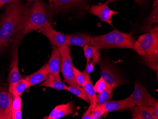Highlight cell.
<instances>
[{
  "label": "cell",
  "instance_id": "cell-1",
  "mask_svg": "<svg viewBox=\"0 0 158 119\" xmlns=\"http://www.w3.org/2000/svg\"><path fill=\"white\" fill-rule=\"evenodd\" d=\"M30 4L16 0L8 3L0 19V39H8L10 42L23 39Z\"/></svg>",
  "mask_w": 158,
  "mask_h": 119
},
{
  "label": "cell",
  "instance_id": "cell-2",
  "mask_svg": "<svg viewBox=\"0 0 158 119\" xmlns=\"http://www.w3.org/2000/svg\"><path fill=\"white\" fill-rule=\"evenodd\" d=\"M94 38L102 49L122 48L134 49L135 42L131 33L122 32L115 29L108 33L96 36Z\"/></svg>",
  "mask_w": 158,
  "mask_h": 119
},
{
  "label": "cell",
  "instance_id": "cell-3",
  "mask_svg": "<svg viewBox=\"0 0 158 119\" xmlns=\"http://www.w3.org/2000/svg\"><path fill=\"white\" fill-rule=\"evenodd\" d=\"M48 22L46 5L42 2L35 1L28 9L24 36L33 31H38Z\"/></svg>",
  "mask_w": 158,
  "mask_h": 119
},
{
  "label": "cell",
  "instance_id": "cell-4",
  "mask_svg": "<svg viewBox=\"0 0 158 119\" xmlns=\"http://www.w3.org/2000/svg\"><path fill=\"white\" fill-rule=\"evenodd\" d=\"M134 49L143 57L158 54V32L140 36L135 42Z\"/></svg>",
  "mask_w": 158,
  "mask_h": 119
},
{
  "label": "cell",
  "instance_id": "cell-5",
  "mask_svg": "<svg viewBox=\"0 0 158 119\" xmlns=\"http://www.w3.org/2000/svg\"><path fill=\"white\" fill-rule=\"evenodd\" d=\"M62 55L61 71L64 80L69 86L80 87L74 79L73 64L71 57L70 46H65L59 48Z\"/></svg>",
  "mask_w": 158,
  "mask_h": 119
},
{
  "label": "cell",
  "instance_id": "cell-6",
  "mask_svg": "<svg viewBox=\"0 0 158 119\" xmlns=\"http://www.w3.org/2000/svg\"><path fill=\"white\" fill-rule=\"evenodd\" d=\"M98 63L100 66L101 78L113 89L125 83L111 64L100 60Z\"/></svg>",
  "mask_w": 158,
  "mask_h": 119
},
{
  "label": "cell",
  "instance_id": "cell-7",
  "mask_svg": "<svg viewBox=\"0 0 158 119\" xmlns=\"http://www.w3.org/2000/svg\"><path fill=\"white\" fill-rule=\"evenodd\" d=\"M47 37L49 40L55 47L60 48L65 46H70L65 35L56 31L53 29L49 22L38 30Z\"/></svg>",
  "mask_w": 158,
  "mask_h": 119
},
{
  "label": "cell",
  "instance_id": "cell-8",
  "mask_svg": "<svg viewBox=\"0 0 158 119\" xmlns=\"http://www.w3.org/2000/svg\"><path fill=\"white\" fill-rule=\"evenodd\" d=\"M131 96L135 105L136 106L151 107L156 100L149 94L144 87H142L138 83H135L134 91Z\"/></svg>",
  "mask_w": 158,
  "mask_h": 119
},
{
  "label": "cell",
  "instance_id": "cell-9",
  "mask_svg": "<svg viewBox=\"0 0 158 119\" xmlns=\"http://www.w3.org/2000/svg\"><path fill=\"white\" fill-rule=\"evenodd\" d=\"M12 59L8 78L9 85L15 83L23 79L19 70L18 47L19 41L12 42Z\"/></svg>",
  "mask_w": 158,
  "mask_h": 119
},
{
  "label": "cell",
  "instance_id": "cell-10",
  "mask_svg": "<svg viewBox=\"0 0 158 119\" xmlns=\"http://www.w3.org/2000/svg\"><path fill=\"white\" fill-rule=\"evenodd\" d=\"M65 36L70 45H74L82 48L86 45H89L95 47L98 49H102L94 38L92 36L84 34H66Z\"/></svg>",
  "mask_w": 158,
  "mask_h": 119
},
{
  "label": "cell",
  "instance_id": "cell-11",
  "mask_svg": "<svg viewBox=\"0 0 158 119\" xmlns=\"http://www.w3.org/2000/svg\"><path fill=\"white\" fill-rule=\"evenodd\" d=\"M108 3L106 2L103 4L94 5L91 6L89 12L92 15L98 17L102 22H105L112 26L111 19L113 15H118V11L112 10L107 6Z\"/></svg>",
  "mask_w": 158,
  "mask_h": 119
},
{
  "label": "cell",
  "instance_id": "cell-12",
  "mask_svg": "<svg viewBox=\"0 0 158 119\" xmlns=\"http://www.w3.org/2000/svg\"><path fill=\"white\" fill-rule=\"evenodd\" d=\"M0 119H12L9 90L4 86H0Z\"/></svg>",
  "mask_w": 158,
  "mask_h": 119
},
{
  "label": "cell",
  "instance_id": "cell-13",
  "mask_svg": "<svg viewBox=\"0 0 158 119\" xmlns=\"http://www.w3.org/2000/svg\"><path fill=\"white\" fill-rule=\"evenodd\" d=\"M88 1V0H49L52 6L61 11L74 8L87 9Z\"/></svg>",
  "mask_w": 158,
  "mask_h": 119
},
{
  "label": "cell",
  "instance_id": "cell-14",
  "mask_svg": "<svg viewBox=\"0 0 158 119\" xmlns=\"http://www.w3.org/2000/svg\"><path fill=\"white\" fill-rule=\"evenodd\" d=\"M135 106L131 96L122 100H109L103 105V108L107 112L131 110Z\"/></svg>",
  "mask_w": 158,
  "mask_h": 119
},
{
  "label": "cell",
  "instance_id": "cell-15",
  "mask_svg": "<svg viewBox=\"0 0 158 119\" xmlns=\"http://www.w3.org/2000/svg\"><path fill=\"white\" fill-rule=\"evenodd\" d=\"M62 63V55L59 48L54 46L52 50L51 57L48 63L49 70L50 74H52L57 79H61L60 69Z\"/></svg>",
  "mask_w": 158,
  "mask_h": 119
},
{
  "label": "cell",
  "instance_id": "cell-16",
  "mask_svg": "<svg viewBox=\"0 0 158 119\" xmlns=\"http://www.w3.org/2000/svg\"><path fill=\"white\" fill-rule=\"evenodd\" d=\"M48 66V64L44 65L39 70L25 77L28 82V87L30 88L44 81L49 75Z\"/></svg>",
  "mask_w": 158,
  "mask_h": 119
},
{
  "label": "cell",
  "instance_id": "cell-17",
  "mask_svg": "<svg viewBox=\"0 0 158 119\" xmlns=\"http://www.w3.org/2000/svg\"><path fill=\"white\" fill-rule=\"evenodd\" d=\"M131 110L133 119H157L152 114L151 107L135 106Z\"/></svg>",
  "mask_w": 158,
  "mask_h": 119
},
{
  "label": "cell",
  "instance_id": "cell-18",
  "mask_svg": "<svg viewBox=\"0 0 158 119\" xmlns=\"http://www.w3.org/2000/svg\"><path fill=\"white\" fill-rule=\"evenodd\" d=\"M40 86L49 87L57 90H67L68 87L65 83L62 82L61 79H57L51 74H49L48 78L44 82L41 83Z\"/></svg>",
  "mask_w": 158,
  "mask_h": 119
},
{
  "label": "cell",
  "instance_id": "cell-19",
  "mask_svg": "<svg viewBox=\"0 0 158 119\" xmlns=\"http://www.w3.org/2000/svg\"><path fill=\"white\" fill-rule=\"evenodd\" d=\"M83 49L84 55L87 60V64H88L90 59H92L91 62L95 66L100 60L99 49L95 47L89 45L84 46Z\"/></svg>",
  "mask_w": 158,
  "mask_h": 119
},
{
  "label": "cell",
  "instance_id": "cell-20",
  "mask_svg": "<svg viewBox=\"0 0 158 119\" xmlns=\"http://www.w3.org/2000/svg\"><path fill=\"white\" fill-rule=\"evenodd\" d=\"M28 87V82L25 79H22L15 83L9 85L10 93L15 96H20Z\"/></svg>",
  "mask_w": 158,
  "mask_h": 119
},
{
  "label": "cell",
  "instance_id": "cell-21",
  "mask_svg": "<svg viewBox=\"0 0 158 119\" xmlns=\"http://www.w3.org/2000/svg\"><path fill=\"white\" fill-rule=\"evenodd\" d=\"M82 87L84 89L86 93L87 94L89 98L90 105L94 109L96 106L97 96L96 94V92L95 91L94 88V86H93V84L91 83L90 79H86V82Z\"/></svg>",
  "mask_w": 158,
  "mask_h": 119
},
{
  "label": "cell",
  "instance_id": "cell-22",
  "mask_svg": "<svg viewBox=\"0 0 158 119\" xmlns=\"http://www.w3.org/2000/svg\"><path fill=\"white\" fill-rule=\"evenodd\" d=\"M113 89L109 86L102 93H99L97 96V105L102 106L107 101L110 100L113 94Z\"/></svg>",
  "mask_w": 158,
  "mask_h": 119
},
{
  "label": "cell",
  "instance_id": "cell-23",
  "mask_svg": "<svg viewBox=\"0 0 158 119\" xmlns=\"http://www.w3.org/2000/svg\"><path fill=\"white\" fill-rule=\"evenodd\" d=\"M67 90L76 96L80 98L85 102H87L88 103H89L88 96L83 88H80V87L75 86H69L68 87Z\"/></svg>",
  "mask_w": 158,
  "mask_h": 119
},
{
  "label": "cell",
  "instance_id": "cell-24",
  "mask_svg": "<svg viewBox=\"0 0 158 119\" xmlns=\"http://www.w3.org/2000/svg\"><path fill=\"white\" fill-rule=\"evenodd\" d=\"M9 93L11 104V113L17 111L21 110V99L20 96H15Z\"/></svg>",
  "mask_w": 158,
  "mask_h": 119
},
{
  "label": "cell",
  "instance_id": "cell-25",
  "mask_svg": "<svg viewBox=\"0 0 158 119\" xmlns=\"http://www.w3.org/2000/svg\"><path fill=\"white\" fill-rule=\"evenodd\" d=\"M144 62L150 68L154 70H158V54L143 57Z\"/></svg>",
  "mask_w": 158,
  "mask_h": 119
},
{
  "label": "cell",
  "instance_id": "cell-26",
  "mask_svg": "<svg viewBox=\"0 0 158 119\" xmlns=\"http://www.w3.org/2000/svg\"><path fill=\"white\" fill-rule=\"evenodd\" d=\"M73 106L72 104L69 102V103H67L66 107L62 109L57 114H56L52 119H59L63 118L66 115L72 114L73 113Z\"/></svg>",
  "mask_w": 158,
  "mask_h": 119
},
{
  "label": "cell",
  "instance_id": "cell-27",
  "mask_svg": "<svg viewBox=\"0 0 158 119\" xmlns=\"http://www.w3.org/2000/svg\"><path fill=\"white\" fill-rule=\"evenodd\" d=\"M73 71L74 74V79L76 83L79 86L83 87L86 82V79L83 73L79 70L75 66H73Z\"/></svg>",
  "mask_w": 158,
  "mask_h": 119
},
{
  "label": "cell",
  "instance_id": "cell-28",
  "mask_svg": "<svg viewBox=\"0 0 158 119\" xmlns=\"http://www.w3.org/2000/svg\"><path fill=\"white\" fill-rule=\"evenodd\" d=\"M109 86V85L101 78L97 82L95 85L94 86V88L96 93L99 94L106 89Z\"/></svg>",
  "mask_w": 158,
  "mask_h": 119
},
{
  "label": "cell",
  "instance_id": "cell-29",
  "mask_svg": "<svg viewBox=\"0 0 158 119\" xmlns=\"http://www.w3.org/2000/svg\"><path fill=\"white\" fill-rule=\"evenodd\" d=\"M106 113V112L103 108L102 106L96 105V107L92 110L91 119H100Z\"/></svg>",
  "mask_w": 158,
  "mask_h": 119
},
{
  "label": "cell",
  "instance_id": "cell-30",
  "mask_svg": "<svg viewBox=\"0 0 158 119\" xmlns=\"http://www.w3.org/2000/svg\"><path fill=\"white\" fill-rule=\"evenodd\" d=\"M158 6L154 7L152 12L150 14L148 18L146 19L147 23L151 24L155 23H158Z\"/></svg>",
  "mask_w": 158,
  "mask_h": 119
},
{
  "label": "cell",
  "instance_id": "cell-31",
  "mask_svg": "<svg viewBox=\"0 0 158 119\" xmlns=\"http://www.w3.org/2000/svg\"><path fill=\"white\" fill-rule=\"evenodd\" d=\"M66 104H62L59 105L58 106H56L53 111L51 112L50 114L49 115V116H47V117H45L44 119H52L53 117L57 114V113L60 112V111L64 109V108H65L66 107Z\"/></svg>",
  "mask_w": 158,
  "mask_h": 119
},
{
  "label": "cell",
  "instance_id": "cell-32",
  "mask_svg": "<svg viewBox=\"0 0 158 119\" xmlns=\"http://www.w3.org/2000/svg\"><path fill=\"white\" fill-rule=\"evenodd\" d=\"M94 66L95 65H94L91 62L89 63L88 64L86 65V68L83 72V74L86 78V79H90V74L94 70Z\"/></svg>",
  "mask_w": 158,
  "mask_h": 119
},
{
  "label": "cell",
  "instance_id": "cell-33",
  "mask_svg": "<svg viewBox=\"0 0 158 119\" xmlns=\"http://www.w3.org/2000/svg\"><path fill=\"white\" fill-rule=\"evenodd\" d=\"M151 107L152 112L153 115L156 117V119H158V102L156 100L153 104Z\"/></svg>",
  "mask_w": 158,
  "mask_h": 119
},
{
  "label": "cell",
  "instance_id": "cell-34",
  "mask_svg": "<svg viewBox=\"0 0 158 119\" xmlns=\"http://www.w3.org/2000/svg\"><path fill=\"white\" fill-rule=\"evenodd\" d=\"M93 108L91 105L89 107L88 110L86 111L83 116L81 117L82 119H91V115H92V111Z\"/></svg>",
  "mask_w": 158,
  "mask_h": 119
},
{
  "label": "cell",
  "instance_id": "cell-35",
  "mask_svg": "<svg viewBox=\"0 0 158 119\" xmlns=\"http://www.w3.org/2000/svg\"><path fill=\"white\" fill-rule=\"evenodd\" d=\"M10 40L8 39H0V54L2 52Z\"/></svg>",
  "mask_w": 158,
  "mask_h": 119
},
{
  "label": "cell",
  "instance_id": "cell-36",
  "mask_svg": "<svg viewBox=\"0 0 158 119\" xmlns=\"http://www.w3.org/2000/svg\"><path fill=\"white\" fill-rule=\"evenodd\" d=\"M12 119H21L22 118V113L21 110L14 112L11 113Z\"/></svg>",
  "mask_w": 158,
  "mask_h": 119
},
{
  "label": "cell",
  "instance_id": "cell-37",
  "mask_svg": "<svg viewBox=\"0 0 158 119\" xmlns=\"http://www.w3.org/2000/svg\"><path fill=\"white\" fill-rule=\"evenodd\" d=\"M16 0H0V10L2 8L5 4L10 3Z\"/></svg>",
  "mask_w": 158,
  "mask_h": 119
},
{
  "label": "cell",
  "instance_id": "cell-38",
  "mask_svg": "<svg viewBox=\"0 0 158 119\" xmlns=\"http://www.w3.org/2000/svg\"><path fill=\"white\" fill-rule=\"evenodd\" d=\"M135 1L136 3L141 5L143 4V0H135Z\"/></svg>",
  "mask_w": 158,
  "mask_h": 119
},
{
  "label": "cell",
  "instance_id": "cell-39",
  "mask_svg": "<svg viewBox=\"0 0 158 119\" xmlns=\"http://www.w3.org/2000/svg\"><path fill=\"white\" fill-rule=\"evenodd\" d=\"M158 5V0H154V2H153V7H157Z\"/></svg>",
  "mask_w": 158,
  "mask_h": 119
},
{
  "label": "cell",
  "instance_id": "cell-40",
  "mask_svg": "<svg viewBox=\"0 0 158 119\" xmlns=\"http://www.w3.org/2000/svg\"><path fill=\"white\" fill-rule=\"evenodd\" d=\"M116 0H107V1L106 2H107L108 4L110 2H112L115 1Z\"/></svg>",
  "mask_w": 158,
  "mask_h": 119
},
{
  "label": "cell",
  "instance_id": "cell-41",
  "mask_svg": "<svg viewBox=\"0 0 158 119\" xmlns=\"http://www.w3.org/2000/svg\"><path fill=\"white\" fill-rule=\"evenodd\" d=\"M28 1H39V0H28Z\"/></svg>",
  "mask_w": 158,
  "mask_h": 119
}]
</instances>
